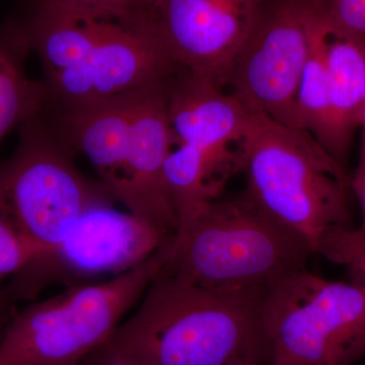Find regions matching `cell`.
<instances>
[{"instance_id": "cell-12", "label": "cell", "mask_w": 365, "mask_h": 365, "mask_svg": "<svg viewBox=\"0 0 365 365\" xmlns=\"http://www.w3.org/2000/svg\"><path fill=\"white\" fill-rule=\"evenodd\" d=\"M312 26L325 59L330 101L329 155L345 168L359 129L365 81V40L346 32L314 2Z\"/></svg>"}, {"instance_id": "cell-9", "label": "cell", "mask_w": 365, "mask_h": 365, "mask_svg": "<svg viewBox=\"0 0 365 365\" xmlns=\"http://www.w3.org/2000/svg\"><path fill=\"white\" fill-rule=\"evenodd\" d=\"M313 4L290 0L265 11L237 53L227 83L249 112L297 130V97L311 54Z\"/></svg>"}, {"instance_id": "cell-2", "label": "cell", "mask_w": 365, "mask_h": 365, "mask_svg": "<svg viewBox=\"0 0 365 365\" xmlns=\"http://www.w3.org/2000/svg\"><path fill=\"white\" fill-rule=\"evenodd\" d=\"M264 289H208L158 273L98 350L133 365H267Z\"/></svg>"}, {"instance_id": "cell-22", "label": "cell", "mask_w": 365, "mask_h": 365, "mask_svg": "<svg viewBox=\"0 0 365 365\" xmlns=\"http://www.w3.org/2000/svg\"><path fill=\"white\" fill-rule=\"evenodd\" d=\"M312 1H319V0H312Z\"/></svg>"}, {"instance_id": "cell-20", "label": "cell", "mask_w": 365, "mask_h": 365, "mask_svg": "<svg viewBox=\"0 0 365 365\" xmlns=\"http://www.w3.org/2000/svg\"><path fill=\"white\" fill-rule=\"evenodd\" d=\"M6 314V300H4L2 294H0V322H2V319H4Z\"/></svg>"}, {"instance_id": "cell-11", "label": "cell", "mask_w": 365, "mask_h": 365, "mask_svg": "<svg viewBox=\"0 0 365 365\" xmlns=\"http://www.w3.org/2000/svg\"><path fill=\"white\" fill-rule=\"evenodd\" d=\"M167 81L146 86L139 93L130 141L108 191L129 212L176 232V211L163 179V167L175 144L168 112Z\"/></svg>"}, {"instance_id": "cell-1", "label": "cell", "mask_w": 365, "mask_h": 365, "mask_svg": "<svg viewBox=\"0 0 365 365\" xmlns=\"http://www.w3.org/2000/svg\"><path fill=\"white\" fill-rule=\"evenodd\" d=\"M43 71L45 107L93 104L168 81L181 67L137 14L69 11L33 0L14 23Z\"/></svg>"}, {"instance_id": "cell-21", "label": "cell", "mask_w": 365, "mask_h": 365, "mask_svg": "<svg viewBox=\"0 0 365 365\" xmlns=\"http://www.w3.org/2000/svg\"><path fill=\"white\" fill-rule=\"evenodd\" d=\"M11 365H31V364H11Z\"/></svg>"}, {"instance_id": "cell-17", "label": "cell", "mask_w": 365, "mask_h": 365, "mask_svg": "<svg viewBox=\"0 0 365 365\" xmlns=\"http://www.w3.org/2000/svg\"><path fill=\"white\" fill-rule=\"evenodd\" d=\"M353 196L356 198L360 208V225L359 227L365 230V155L359 157V165L354 175L350 179Z\"/></svg>"}, {"instance_id": "cell-7", "label": "cell", "mask_w": 365, "mask_h": 365, "mask_svg": "<svg viewBox=\"0 0 365 365\" xmlns=\"http://www.w3.org/2000/svg\"><path fill=\"white\" fill-rule=\"evenodd\" d=\"M267 365H345L365 349V292L302 268L261 294Z\"/></svg>"}, {"instance_id": "cell-16", "label": "cell", "mask_w": 365, "mask_h": 365, "mask_svg": "<svg viewBox=\"0 0 365 365\" xmlns=\"http://www.w3.org/2000/svg\"><path fill=\"white\" fill-rule=\"evenodd\" d=\"M319 2L336 25L365 40V0H319Z\"/></svg>"}, {"instance_id": "cell-13", "label": "cell", "mask_w": 365, "mask_h": 365, "mask_svg": "<svg viewBox=\"0 0 365 365\" xmlns=\"http://www.w3.org/2000/svg\"><path fill=\"white\" fill-rule=\"evenodd\" d=\"M29 54L16 24L0 26V146L9 132L37 114L44 105L42 83L32 81L26 72Z\"/></svg>"}, {"instance_id": "cell-19", "label": "cell", "mask_w": 365, "mask_h": 365, "mask_svg": "<svg viewBox=\"0 0 365 365\" xmlns=\"http://www.w3.org/2000/svg\"><path fill=\"white\" fill-rule=\"evenodd\" d=\"M102 365H133L126 360L120 359V357L114 356V355L106 354L103 353Z\"/></svg>"}, {"instance_id": "cell-14", "label": "cell", "mask_w": 365, "mask_h": 365, "mask_svg": "<svg viewBox=\"0 0 365 365\" xmlns=\"http://www.w3.org/2000/svg\"><path fill=\"white\" fill-rule=\"evenodd\" d=\"M327 260L344 266L365 292V230L353 227L341 232L325 254Z\"/></svg>"}, {"instance_id": "cell-3", "label": "cell", "mask_w": 365, "mask_h": 365, "mask_svg": "<svg viewBox=\"0 0 365 365\" xmlns=\"http://www.w3.org/2000/svg\"><path fill=\"white\" fill-rule=\"evenodd\" d=\"M312 255L302 237L242 191L181 218L158 274L208 289H264L307 268Z\"/></svg>"}, {"instance_id": "cell-8", "label": "cell", "mask_w": 365, "mask_h": 365, "mask_svg": "<svg viewBox=\"0 0 365 365\" xmlns=\"http://www.w3.org/2000/svg\"><path fill=\"white\" fill-rule=\"evenodd\" d=\"M175 232L101 203L86 209L42 258L14 276L11 292L32 297L52 283L74 285L98 276L120 275L151 258Z\"/></svg>"}, {"instance_id": "cell-6", "label": "cell", "mask_w": 365, "mask_h": 365, "mask_svg": "<svg viewBox=\"0 0 365 365\" xmlns=\"http://www.w3.org/2000/svg\"><path fill=\"white\" fill-rule=\"evenodd\" d=\"M19 128L18 148L0 165V215L37 251L38 261L86 209L114 199L79 172L41 110Z\"/></svg>"}, {"instance_id": "cell-4", "label": "cell", "mask_w": 365, "mask_h": 365, "mask_svg": "<svg viewBox=\"0 0 365 365\" xmlns=\"http://www.w3.org/2000/svg\"><path fill=\"white\" fill-rule=\"evenodd\" d=\"M240 173L242 191L314 255L324 257L341 232L355 227L351 177L306 132L250 112Z\"/></svg>"}, {"instance_id": "cell-10", "label": "cell", "mask_w": 365, "mask_h": 365, "mask_svg": "<svg viewBox=\"0 0 365 365\" xmlns=\"http://www.w3.org/2000/svg\"><path fill=\"white\" fill-rule=\"evenodd\" d=\"M265 0H145L141 20L185 71L222 88Z\"/></svg>"}, {"instance_id": "cell-18", "label": "cell", "mask_w": 365, "mask_h": 365, "mask_svg": "<svg viewBox=\"0 0 365 365\" xmlns=\"http://www.w3.org/2000/svg\"><path fill=\"white\" fill-rule=\"evenodd\" d=\"M359 129L361 130V145H360L359 157H364L365 155V81L361 111H360Z\"/></svg>"}, {"instance_id": "cell-5", "label": "cell", "mask_w": 365, "mask_h": 365, "mask_svg": "<svg viewBox=\"0 0 365 365\" xmlns=\"http://www.w3.org/2000/svg\"><path fill=\"white\" fill-rule=\"evenodd\" d=\"M163 249L127 272L26 307L0 341V365H76L97 351L160 272Z\"/></svg>"}, {"instance_id": "cell-15", "label": "cell", "mask_w": 365, "mask_h": 365, "mask_svg": "<svg viewBox=\"0 0 365 365\" xmlns=\"http://www.w3.org/2000/svg\"><path fill=\"white\" fill-rule=\"evenodd\" d=\"M37 259V251L0 215V283L7 276L18 275Z\"/></svg>"}]
</instances>
